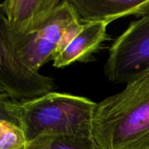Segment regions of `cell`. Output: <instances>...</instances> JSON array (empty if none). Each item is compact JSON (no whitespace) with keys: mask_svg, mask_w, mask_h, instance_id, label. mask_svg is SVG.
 Here are the masks:
<instances>
[{"mask_svg":"<svg viewBox=\"0 0 149 149\" xmlns=\"http://www.w3.org/2000/svg\"><path fill=\"white\" fill-rule=\"evenodd\" d=\"M9 98H10V97L7 95H2L0 96V119H8V120L12 121L11 119L9 117L5 109V102Z\"/></svg>","mask_w":149,"mask_h":149,"instance_id":"11","label":"cell"},{"mask_svg":"<svg viewBox=\"0 0 149 149\" xmlns=\"http://www.w3.org/2000/svg\"><path fill=\"white\" fill-rule=\"evenodd\" d=\"M0 83L13 100L23 101L53 91L52 79L29 69L15 51L7 18L0 6Z\"/></svg>","mask_w":149,"mask_h":149,"instance_id":"5","label":"cell"},{"mask_svg":"<svg viewBox=\"0 0 149 149\" xmlns=\"http://www.w3.org/2000/svg\"><path fill=\"white\" fill-rule=\"evenodd\" d=\"M92 136L100 149H142L149 144V74L97 103Z\"/></svg>","mask_w":149,"mask_h":149,"instance_id":"1","label":"cell"},{"mask_svg":"<svg viewBox=\"0 0 149 149\" xmlns=\"http://www.w3.org/2000/svg\"><path fill=\"white\" fill-rule=\"evenodd\" d=\"M149 70V14L131 22L111 45L104 74L114 84H128Z\"/></svg>","mask_w":149,"mask_h":149,"instance_id":"4","label":"cell"},{"mask_svg":"<svg viewBox=\"0 0 149 149\" xmlns=\"http://www.w3.org/2000/svg\"><path fill=\"white\" fill-rule=\"evenodd\" d=\"M4 94H7V93H6L4 87H2V85H1V83H0V95H4Z\"/></svg>","mask_w":149,"mask_h":149,"instance_id":"12","label":"cell"},{"mask_svg":"<svg viewBox=\"0 0 149 149\" xmlns=\"http://www.w3.org/2000/svg\"><path fill=\"white\" fill-rule=\"evenodd\" d=\"M96 106L87 97L54 91L23 101L9 98L5 102L9 117L23 130L26 142L50 134L91 136Z\"/></svg>","mask_w":149,"mask_h":149,"instance_id":"2","label":"cell"},{"mask_svg":"<svg viewBox=\"0 0 149 149\" xmlns=\"http://www.w3.org/2000/svg\"><path fill=\"white\" fill-rule=\"evenodd\" d=\"M79 21L68 0H62L49 18L34 31L24 36L10 32L15 51L27 68L39 72L43 65L53 60L68 31Z\"/></svg>","mask_w":149,"mask_h":149,"instance_id":"3","label":"cell"},{"mask_svg":"<svg viewBox=\"0 0 149 149\" xmlns=\"http://www.w3.org/2000/svg\"><path fill=\"white\" fill-rule=\"evenodd\" d=\"M146 74H149V70H148V71H147V72H146Z\"/></svg>","mask_w":149,"mask_h":149,"instance_id":"13","label":"cell"},{"mask_svg":"<svg viewBox=\"0 0 149 149\" xmlns=\"http://www.w3.org/2000/svg\"><path fill=\"white\" fill-rule=\"evenodd\" d=\"M81 23L102 21L107 23L133 15L149 14V0H68Z\"/></svg>","mask_w":149,"mask_h":149,"instance_id":"8","label":"cell"},{"mask_svg":"<svg viewBox=\"0 0 149 149\" xmlns=\"http://www.w3.org/2000/svg\"><path fill=\"white\" fill-rule=\"evenodd\" d=\"M4 95H7V94H4ZM1 95H0V96H1Z\"/></svg>","mask_w":149,"mask_h":149,"instance_id":"14","label":"cell"},{"mask_svg":"<svg viewBox=\"0 0 149 149\" xmlns=\"http://www.w3.org/2000/svg\"><path fill=\"white\" fill-rule=\"evenodd\" d=\"M23 149H100L93 137L54 134L43 135L27 141Z\"/></svg>","mask_w":149,"mask_h":149,"instance_id":"9","label":"cell"},{"mask_svg":"<svg viewBox=\"0 0 149 149\" xmlns=\"http://www.w3.org/2000/svg\"><path fill=\"white\" fill-rule=\"evenodd\" d=\"M62 0H7L0 4L10 33L24 36L44 24Z\"/></svg>","mask_w":149,"mask_h":149,"instance_id":"6","label":"cell"},{"mask_svg":"<svg viewBox=\"0 0 149 149\" xmlns=\"http://www.w3.org/2000/svg\"><path fill=\"white\" fill-rule=\"evenodd\" d=\"M26 143L24 133L17 124L0 119V149H23Z\"/></svg>","mask_w":149,"mask_h":149,"instance_id":"10","label":"cell"},{"mask_svg":"<svg viewBox=\"0 0 149 149\" xmlns=\"http://www.w3.org/2000/svg\"><path fill=\"white\" fill-rule=\"evenodd\" d=\"M102 21L82 23L79 31L68 45L58 52L52 60L55 68H64L77 62L86 63L93 61V55L109 39L107 26Z\"/></svg>","mask_w":149,"mask_h":149,"instance_id":"7","label":"cell"}]
</instances>
